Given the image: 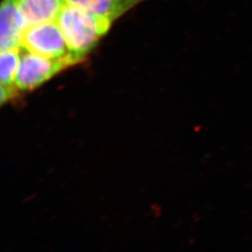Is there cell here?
<instances>
[{"instance_id":"obj_1","label":"cell","mask_w":252,"mask_h":252,"mask_svg":"<svg viewBox=\"0 0 252 252\" xmlns=\"http://www.w3.org/2000/svg\"><path fill=\"white\" fill-rule=\"evenodd\" d=\"M56 22L69 52L78 62H81L107 33L113 22L83 7L68 3L62 8Z\"/></svg>"},{"instance_id":"obj_2","label":"cell","mask_w":252,"mask_h":252,"mask_svg":"<svg viewBox=\"0 0 252 252\" xmlns=\"http://www.w3.org/2000/svg\"><path fill=\"white\" fill-rule=\"evenodd\" d=\"M21 48L50 59L79 63L69 52L57 22L27 27L22 34Z\"/></svg>"},{"instance_id":"obj_3","label":"cell","mask_w":252,"mask_h":252,"mask_svg":"<svg viewBox=\"0 0 252 252\" xmlns=\"http://www.w3.org/2000/svg\"><path fill=\"white\" fill-rule=\"evenodd\" d=\"M73 64L68 60L50 59L24 50L21 55L15 86L17 91L33 90Z\"/></svg>"},{"instance_id":"obj_4","label":"cell","mask_w":252,"mask_h":252,"mask_svg":"<svg viewBox=\"0 0 252 252\" xmlns=\"http://www.w3.org/2000/svg\"><path fill=\"white\" fill-rule=\"evenodd\" d=\"M0 50L21 48V41L27 28L16 0H3L0 9Z\"/></svg>"},{"instance_id":"obj_5","label":"cell","mask_w":252,"mask_h":252,"mask_svg":"<svg viewBox=\"0 0 252 252\" xmlns=\"http://www.w3.org/2000/svg\"><path fill=\"white\" fill-rule=\"evenodd\" d=\"M27 27L56 22L65 0H16Z\"/></svg>"},{"instance_id":"obj_6","label":"cell","mask_w":252,"mask_h":252,"mask_svg":"<svg viewBox=\"0 0 252 252\" xmlns=\"http://www.w3.org/2000/svg\"><path fill=\"white\" fill-rule=\"evenodd\" d=\"M65 2L83 7L111 22L138 3L135 0H65Z\"/></svg>"},{"instance_id":"obj_7","label":"cell","mask_w":252,"mask_h":252,"mask_svg":"<svg viewBox=\"0 0 252 252\" xmlns=\"http://www.w3.org/2000/svg\"><path fill=\"white\" fill-rule=\"evenodd\" d=\"M22 48L2 51L0 55V79L1 87L16 93L15 80L21 60Z\"/></svg>"},{"instance_id":"obj_8","label":"cell","mask_w":252,"mask_h":252,"mask_svg":"<svg viewBox=\"0 0 252 252\" xmlns=\"http://www.w3.org/2000/svg\"><path fill=\"white\" fill-rule=\"evenodd\" d=\"M135 1H136L137 2H141V1H143V0H135Z\"/></svg>"}]
</instances>
